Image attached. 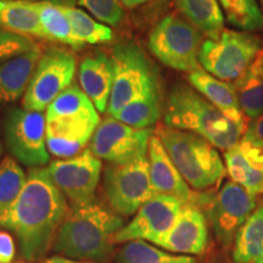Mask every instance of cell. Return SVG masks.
<instances>
[{"label":"cell","mask_w":263,"mask_h":263,"mask_svg":"<svg viewBox=\"0 0 263 263\" xmlns=\"http://www.w3.org/2000/svg\"><path fill=\"white\" fill-rule=\"evenodd\" d=\"M68 210L67 200L48 170L34 167L29 168L22 192L3 219L2 228L16 235L26 261H41L52 249Z\"/></svg>","instance_id":"6da1fadb"},{"label":"cell","mask_w":263,"mask_h":263,"mask_svg":"<svg viewBox=\"0 0 263 263\" xmlns=\"http://www.w3.org/2000/svg\"><path fill=\"white\" fill-rule=\"evenodd\" d=\"M123 226V217L103 202L71 207L59 228L52 251L78 261L106 263L112 257V236Z\"/></svg>","instance_id":"7a4b0ae2"},{"label":"cell","mask_w":263,"mask_h":263,"mask_svg":"<svg viewBox=\"0 0 263 263\" xmlns=\"http://www.w3.org/2000/svg\"><path fill=\"white\" fill-rule=\"evenodd\" d=\"M164 126L192 132L216 149L227 151L239 143L242 132L190 84L176 83L167 97Z\"/></svg>","instance_id":"3957f363"},{"label":"cell","mask_w":263,"mask_h":263,"mask_svg":"<svg viewBox=\"0 0 263 263\" xmlns=\"http://www.w3.org/2000/svg\"><path fill=\"white\" fill-rule=\"evenodd\" d=\"M45 118L48 151L60 159H70L82 153L100 124L93 101L76 84L52 101Z\"/></svg>","instance_id":"277c9868"},{"label":"cell","mask_w":263,"mask_h":263,"mask_svg":"<svg viewBox=\"0 0 263 263\" xmlns=\"http://www.w3.org/2000/svg\"><path fill=\"white\" fill-rule=\"evenodd\" d=\"M188 185L197 192L211 189L227 172L221 155L205 138L192 132L157 126L154 130Z\"/></svg>","instance_id":"5b68a950"},{"label":"cell","mask_w":263,"mask_h":263,"mask_svg":"<svg viewBox=\"0 0 263 263\" xmlns=\"http://www.w3.org/2000/svg\"><path fill=\"white\" fill-rule=\"evenodd\" d=\"M114 82L107 114L111 117L130 101L161 90L159 71L137 43L121 42L111 50Z\"/></svg>","instance_id":"8992f818"},{"label":"cell","mask_w":263,"mask_h":263,"mask_svg":"<svg viewBox=\"0 0 263 263\" xmlns=\"http://www.w3.org/2000/svg\"><path fill=\"white\" fill-rule=\"evenodd\" d=\"M262 48V39L254 33L223 29L216 37L202 41L199 64L218 80L235 82Z\"/></svg>","instance_id":"52a82bcc"},{"label":"cell","mask_w":263,"mask_h":263,"mask_svg":"<svg viewBox=\"0 0 263 263\" xmlns=\"http://www.w3.org/2000/svg\"><path fill=\"white\" fill-rule=\"evenodd\" d=\"M202 33L177 15H168L151 29L147 45L151 54L167 67L190 72L200 68Z\"/></svg>","instance_id":"ba28073f"},{"label":"cell","mask_w":263,"mask_h":263,"mask_svg":"<svg viewBox=\"0 0 263 263\" xmlns=\"http://www.w3.org/2000/svg\"><path fill=\"white\" fill-rule=\"evenodd\" d=\"M197 205L205 207L207 221L223 249L234 245L236 234L256 210V196L233 180L226 182L215 195L196 196Z\"/></svg>","instance_id":"9c48e42d"},{"label":"cell","mask_w":263,"mask_h":263,"mask_svg":"<svg viewBox=\"0 0 263 263\" xmlns=\"http://www.w3.org/2000/svg\"><path fill=\"white\" fill-rule=\"evenodd\" d=\"M3 137L6 149L17 162L34 168L50 161L47 118L42 112L10 107L3 118Z\"/></svg>","instance_id":"30bf717a"},{"label":"cell","mask_w":263,"mask_h":263,"mask_svg":"<svg viewBox=\"0 0 263 263\" xmlns=\"http://www.w3.org/2000/svg\"><path fill=\"white\" fill-rule=\"evenodd\" d=\"M77 61L73 52L51 47L42 52L32 80L22 98V108L43 112L62 91L71 87Z\"/></svg>","instance_id":"8fae6325"},{"label":"cell","mask_w":263,"mask_h":263,"mask_svg":"<svg viewBox=\"0 0 263 263\" xmlns=\"http://www.w3.org/2000/svg\"><path fill=\"white\" fill-rule=\"evenodd\" d=\"M108 206L120 216L136 215L143 203L156 195L150 182L147 156L124 164H108L104 173Z\"/></svg>","instance_id":"7c38bea8"},{"label":"cell","mask_w":263,"mask_h":263,"mask_svg":"<svg viewBox=\"0 0 263 263\" xmlns=\"http://www.w3.org/2000/svg\"><path fill=\"white\" fill-rule=\"evenodd\" d=\"M52 182L64 194L72 207L95 201V193L101 178L103 163L85 149L70 159L55 160L47 167Z\"/></svg>","instance_id":"4fadbf2b"},{"label":"cell","mask_w":263,"mask_h":263,"mask_svg":"<svg viewBox=\"0 0 263 263\" xmlns=\"http://www.w3.org/2000/svg\"><path fill=\"white\" fill-rule=\"evenodd\" d=\"M151 128L137 129L114 117L100 122L90 140L89 149L98 159L110 164H124L147 156Z\"/></svg>","instance_id":"5bb4252c"},{"label":"cell","mask_w":263,"mask_h":263,"mask_svg":"<svg viewBox=\"0 0 263 263\" xmlns=\"http://www.w3.org/2000/svg\"><path fill=\"white\" fill-rule=\"evenodd\" d=\"M184 203L170 195L156 194L140 206L133 219L112 236L114 244L144 240L159 245L176 222Z\"/></svg>","instance_id":"9a60e30c"},{"label":"cell","mask_w":263,"mask_h":263,"mask_svg":"<svg viewBox=\"0 0 263 263\" xmlns=\"http://www.w3.org/2000/svg\"><path fill=\"white\" fill-rule=\"evenodd\" d=\"M209 221L195 203H184L176 222L161 239L159 248L177 255L199 256L209 246Z\"/></svg>","instance_id":"2e32d148"},{"label":"cell","mask_w":263,"mask_h":263,"mask_svg":"<svg viewBox=\"0 0 263 263\" xmlns=\"http://www.w3.org/2000/svg\"><path fill=\"white\" fill-rule=\"evenodd\" d=\"M226 170L233 182L254 196L263 194V143L245 132L232 149L224 151Z\"/></svg>","instance_id":"e0dca14e"},{"label":"cell","mask_w":263,"mask_h":263,"mask_svg":"<svg viewBox=\"0 0 263 263\" xmlns=\"http://www.w3.org/2000/svg\"><path fill=\"white\" fill-rule=\"evenodd\" d=\"M147 160L151 186L155 194L173 196L183 203H195L196 195L174 166L168 153L155 133L150 138Z\"/></svg>","instance_id":"ac0fdd59"},{"label":"cell","mask_w":263,"mask_h":263,"mask_svg":"<svg viewBox=\"0 0 263 263\" xmlns=\"http://www.w3.org/2000/svg\"><path fill=\"white\" fill-rule=\"evenodd\" d=\"M188 82L194 89L199 91L228 120L235 123L242 133H245L249 127V120L240 107L234 84L218 80L201 68L190 72Z\"/></svg>","instance_id":"d6986e66"},{"label":"cell","mask_w":263,"mask_h":263,"mask_svg":"<svg viewBox=\"0 0 263 263\" xmlns=\"http://www.w3.org/2000/svg\"><path fill=\"white\" fill-rule=\"evenodd\" d=\"M82 90L93 101L99 112L107 111L114 82V65L111 57L104 51L88 52L80 64Z\"/></svg>","instance_id":"ffe728a7"},{"label":"cell","mask_w":263,"mask_h":263,"mask_svg":"<svg viewBox=\"0 0 263 263\" xmlns=\"http://www.w3.org/2000/svg\"><path fill=\"white\" fill-rule=\"evenodd\" d=\"M41 55L42 50L37 45L32 50L0 65V107L24 97Z\"/></svg>","instance_id":"44dd1931"},{"label":"cell","mask_w":263,"mask_h":263,"mask_svg":"<svg viewBox=\"0 0 263 263\" xmlns=\"http://www.w3.org/2000/svg\"><path fill=\"white\" fill-rule=\"evenodd\" d=\"M240 107L249 121L263 115V48L234 82Z\"/></svg>","instance_id":"7402d4cb"},{"label":"cell","mask_w":263,"mask_h":263,"mask_svg":"<svg viewBox=\"0 0 263 263\" xmlns=\"http://www.w3.org/2000/svg\"><path fill=\"white\" fill-rule=\"evenodd\" d=\"M0 27L27 37L44 38L33 0H0Z\"/></svg>","instance_id":"603a6c76"},{"label":"cell","mask_w":263,"mask_h":263,"mask_svg":"<svg viewBox=\"0 0 263 263\" xmlns=\"http://www.w3.org/2000/svg\"><path fill=\"white\" fill-rule=\"evenodd\" d=\"M234 263H263V205L256 207L233 245Z\"/></svg>","instance_id":"cb8c5ba5"},{"label":"cell","mask_w":263,"mask_h":263,"mask_svg":"<svg viewBox=\"0 0 263 263\" xmlns=\"http://www.w3.org/2000/svg\"><path fill=\"white\" fill-rule=\"evenodd\" d=\"M178 11L209 38L224 29V16L218 0H176Z\"/></svg>","instance_id":"d4e9b609"},{"label":"cell","mask_w":263,"mask_h":263,"mask_svg":"<svg viewBox=\"0 0 263 263\" xmlns=\"http://www.w3.org/2000/svg\"><path fill=\"white\" fill-rule=\"evenodd\" d=\"M33 4H34V8L37 9L39 14L45 39L68 45L73 49H81L84 47L74 37L71 24L65 14L64 9H62V5L49 2V0H41V2L33 0Z\"/></svg>","instance_id":"484cf974"},{"label":"cell","mask_w":263,"mask_h":263,"mask_svg":"<svg viewBox=\"0 0 263 263\" xmlns=\"http://www.w3.org/2000/svg\"><path fill=\"white\" fill-rule=\"evenodd\" d=\"M161 114L162 95L161 90H155L130 101L112 117L137 129H145L159 122Z\"/></svg>","instance_id":"4316f807"},{"label":"cell","mask_w":263,"mask_h":263,"mask_svg":"<svg viewBox=\"0 0 263 263\" xmlns=\"http://www.w3.org/2000/svg\"><path fill=\"white\" fill-rule=\"evenodd\" d=\"M115 263H197V259L194 256L171 254L144 240H133L118 250Z\"/></svg>","instance_id":"83f0119b"},{"label":"cell","mask_w":263,"mask_h":263,"mask_svg":"<svg viewBox=\"0 0 263 263\" xmlns=\"http://www.w3.org/2000/svg\"><path fill=\"white\" fill-rule=\"evenodd\" d=\"M70 21L74 37L82 44H106L114 39V32L108 26L94 20L88 12L73 6L62 5Z\"/></svg>","instance_id":"f1b7e54d"},{"label":"cell","mask_w":263,"mask_h":263,"mask_svg":"<svg viewBox=\"0 0 263 263\" xmlns=\"http://www.w3.org/2000/svg\"><path fill=\"white\" fill-rule=\"evenodd\" d=\"M27 174L12 156L0 161V228L24 188Z\"/></svg>","instance_id":"f546056e"},{"label":"cell","mask_w":263,"mask_h":263,"mask_svg":"<svg viewBox=\"0 0 263 263\" xmlns=\"http://www.w3.org/2000/svg\"><path fill=\"white\" fill-rule=\"evenodd\" d=\"M227 21L239 31L259 32L263 29V11L257 0H218Z\"/></svg>","instance_id":"4dcf8cb0"},{"label":"cell","mask_w":263,"mask_h":263,"mask_svg":"<svg viewBox=\"0 0 263 263\" xmlns=\"http://www.w3.org/2000/svg\"><path fill=\"white\" fill-rule=\"evenodd\" d=\"M77 2L95 18L108 26L117 27L124 17V11L120 0H77Z\"/></svg>","instance_id":"1f68e13d"},{"label":"cell","mask_w":263,"mask_h":263,"mask_svg":"<svg viewBox=\"0 0 263 263\" xmlns=\"http://www.w3.org/2000/svg\"><path fill=\"white\" fill-rule=\"evenodd\" d=\"M35 47L37 44L31 37L9 32L0 27V65Z\"/></svg>","instance_id":"d6a6232c"},{"label":"cell","mask_w":263,"mask_h":263,"mask_svg":"<svg viewBox=\"0 0 263 263\" xmlns=\"http://www.w3.org/2000/svg\"><path fill=\"white\" fill-rule=\"evenodd\" d=\"M16 255L14 236L6 230H0V263H12Z\"/></svg>","instance_id":"836d02e7"},{"label":"cell","mask_w":263,"mask_h":263,"mask_svg":"<svg viewBox=\"0 0 263 263\" xmlns=\"http://www.w3.org/2000/svg\"><path fill=\"white\" fill-rule=\"evenodd\" d=\"M248 133L254 136L255 138H257L258 140H261L263 143V115L258 116L255 120H252L251 122L249 123L248 129H246Z\"/></svg>","instance_id":"e575fe53"},{"label":"cell","mask_w":263,"mask_h":263,"mask_svg":"<svg viewBox=\"0 0 263 263\" xmlns=\"http://www.w3.org/2000/svg\"><path fill=\"white\" fill-rule=\"evenodd\" d=\"M41 263H94V262L78 261V259L65 257V256H61V255H54V256H51V257L43 259Z\"/></svg>","instance_id":"d590c367"},{"label":"cell","mask_w":263,"mask_h":263,"mask_svg":"<svg viewBox=\"0 0 263 263\" xmlns=\"http://www.w3.org/2000/svg\"><path fill=\"white\" fill-rule=\"evenodd\" d=\"M149 2H151V0H120L121 4L127 9H134L137 8V6H140Z\"/></svg>","instance_id":"8d00e7d4"},{"label":"cell","mask_w":263,"mask_h":263,"mask_svg":"<svg viewBox=\"0 0 263 263\" xmlns=\"http://www.w3.org/2000/svg\"><path fill=\"white\" fill-rule=\"evenodd\" d=\"M205 263H227V261H224V259L221 257H212L210 258L209 261H206Z\"/></svg>","instance_id":"74e56055"},{"label":"cell","mask_w":263,"mask_h":263,"mask_svg":"<svg viewBox=\"0 0 263 263\" xmlns=\"http://www.w3.org/2000/svg\"><path fill=\"white\" fill-rule=\"evenodd\" d=\"M3 155V140H2V127H0V156Z\"/></svg>","instance_id":"f35d334b"},{"label":"cell","mask_w":263,"mask_h":263,"mask_svg":"<svg viewBox=\"0 0 263 263\" xmlns=\"http://www.w3.org/2000/svg\"><path fill=\"white\" fill-rule=\"evenodd\" d=\"M15 263H29V262H15Z\"/></svg>","instance_id":"ab89813d"},{"label":"cell","mask_w":263,"mask_h":263,"mask_svg":"<svg viewBox=\"0 0 263 263\" xmlns=\"http://www.w3.org/2000/svg\"><path fill=\"white\" fill-rule=\"evenodd\" d=\"M261 3H262V9H263V0H261Z\"/></svg>","instance_id":"60d3db41"}]
</instances>
